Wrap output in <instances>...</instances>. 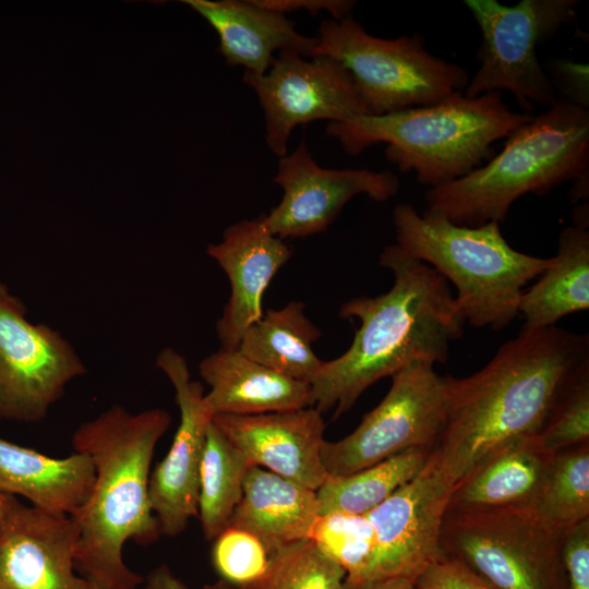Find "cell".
<instances>
[{
	"label": "cell",
	"instance_id": "cell-1",
	"mask_svg": "<svg viewBox=\"0 0 589 589\" xmlns=\"http://www.w3.org/2000/svg\"><path fill=\"white\" fill-rule=\"evenodd\" d=\"M587 361V335L522 328L480 371L448 376L445 423L431 452L447 479L456 485L493 450L539 434Z\"/></svg>",
	"mask_w": 589,
	"mask_h": 589
},
{
	"label": "cell",
	"instance_id": "cell-2",
	"mask_svg": "<svg viewBox=\"0 0 589 589\" xmlns=\"http://www.w3.org/2000/svg\"><path fill=\"white\" fill-rule=\"evenodd\" d=\"M380 264L392 272V288L341 305L339 316L359 318L360 327L349 349L323 361L309 382L313 407L334 409V419L372 384L413 361L446 363L450 344L464 334L466 318L438 272L397 244L382 251Z\"/></svg>",
	"mask_w": 589,
	"mask_h": 589
},
{
	"label": "cell",
	"instance_id": "cell-3",
	"mask_svg": "<svg viewBox=\"0 0 589 589\" xmlns=\"http://www.w3.org/2000/svg\"><path fill=\"white\" fill-rule=\"evenodd\" d=\"M171 423L161 408L133 413L116 405L81 423L74 452L93 462L92 492L71 517L79 527L74 565L81 577L106 589H136L144 578L123 561L124 544L155 542L160 529L149 500L151 465Z\"/></svg>",
	"mask_w": 589,
	"mask_h": 589
},
{
	"label": "cell",
	"instance_id": "cell-4",
	"mask_svg": "<svg viewBox=\"0 0 589 589\" xmlns=\"http://www.w3.org/2000/svg\"><path fill=\"white\" fill-rule=\"evenodd\" d=\"M531 117L513 111L502 92L477 97L458 92L428 106L329 122L326 132L349 155L385 143L390 164L400 171H413L421 184L436 188L490 160L495 155L493 144Z\"/></svg>",
	"mask_w": 589,
	"mask_h": 589
},
{
	"label": "cell",
	"instance_id": "cell-5",
	"mask_svg": "<svg viewBox=\"0 0 589 589\" xmlns=\"http://www.w3.org/2000/svg\"><path fill=\"white\" fill-rule=\"evenodd\" d=\"M506 139L486 164L429 188L426 211L460 226L500 224L520 196L544 195L563 182L588 178L589 110L584 101L557 97Z\"/></svg>",
	"mask_w": 589,
	"mask_h": 589
},
{
	"label": "cell",
	"instance_id": "cell-6",
	"mask_svg": "<svg viewBox=\"0 0 589 589\" xmlns=\"http://www.w3.org/2000/svg\"><path fill=\"white\" fill-rule=\"evenodd\" d=\"M397 245L438 272L457 290L455 299L466 322L501 330L519 314L522 288L539 277L551 257L512 248L500 224L460 226L407 203L393 211Z\"/></svg>",
	"mask_w": 589,
	"mask_h": 589
},
{
	"label": "cell",
	"instance_id": "cell-7",
	"mask_svg": "<svg viewBox=\"0 0 589 589\" xmlns=\"http://www.w3.org/2000/svg\"><path fill=\"white\" fill-rule=\"evenodd\" d=\"M312 56L339 62L357 87L364 116L435 104L465 91L467 70L430 53L414 33L385 39L370 35L350 14L323 20Z\"/></svg>",
	"mask_w": 589,
	"mask_h": 589
},
{
	"label": "cell",
	"instance_id": "cell-8",
	"mask_svg": "<svg viewBox=\"0 0 589 589\" xmlns=\"http://www.w3.org/2000/svg\"><path fill=\"white\" fill-rule=\"evenodd\" d=\"M563 537L530 507L447 509L441 549L494 589H566Z\"/></svg>",
	"mask_w": 589,
	"mask_h": 589
},
{
	"label": "cell",
	"instance_id": "cell-9",
	"mask_svg": "<svg viewBox=\"0 0 589 589\" xmlns=\"http://www.w3.org/2000/svg\"><path fill=\"white\" fill-rule=\"evenodd\" d=\"M577 0H466L482 36L480 67L464 91L467 97L508 91L525 113L549 108L557 98L541 68L537 47L576 16Z\"/></svg>",
	"mask_w": 589,
	"mask_h": 589
},
{
	"label": "cell",
	"instance_id": "cell-10",
	"mask_svg": "<svg viewBox=\"0 0 589 589\" xmlns=\"http://www.w3.org/2000/svg\"><path fill=\"white\" fill-rule=\"evenodd\" d=\"M392 377L382 401L358 428L335 442L324 441L321 458L327 476L342 477L412 448L432 450L443 431L448 376L413 361Z\"/></svg>",
	"mask_w": 589,
	"mask_h": 589
},
{
	"label": "cell",
	"instance_id": "cell-11",
	"mask_svg": "<svg viewBox=\"0 0 589 589\" xmlns=\"http://www.w3.org/2000/svg\"><path fill=\"white\" fill-rule=\"evenodd\" d=\"M26 311L0 281V420L34 423L86 368L60 332L29 322Z\"/></svg>",
	"mask_w": 589,
	"mask_h": 589
},
{
	"label": "cell",
	"instance_id": "cell-12",
	"mask_svg": "<svg viewBox=\"0 0 589 589\" xmlns=\"http://www.w3.org/2000/svg\"><path fill=\"white\" fill-rule=\"evenodd\" d=\"M311 58L305 60L297 51L283 50L265 74L243 75L264 110L266 144L279 158L287 155L288 140L297 125L364 116L348 71L330 57Z\"/></svg>",
	"mask_w": 589,
	"mask_h": 589
},
{
	"label": "cell",
	"instance_id": "cell-13",
	"mask_svg": "<svg viewBox=\"0 0 589 589\" xmlns=\"http://www.w3.org/2000/svg\"><path fill=\"white\" fill-rule=\"evenodd\" d=\"M454 486L430 453L410 481L365 514L376 540L372 581L416 578L443 554L441 530Z\"/></svg>",
	"mask_w": 589,
	"mask_h": 589
},
{
	"label": "cell",
	"instance_id": "cell-14",
	"mask_svg": "<svg viewBox=\"0 0 589 589\" xmlns=\"http://www.w3.org/2000/svg\"><path fill=\"white\" fill-rule=\"evenodd\" d=\"M274 182L284 195L263 219L266 229L283 240L324 231L356 195L384 202L400 188L398 177L390 171L323 168L304 140L293 153L279 158Z\"/></svg>",
	"mask_w": 589,
	"mask_h": 589
},
{
	"label": "cell",
	"instance_id": "cell-15",
	"mask_svg": "<svg viewBox=\"0 0 589 589\" xmlns=\"http://www.w3.org/2000/svg\"><path fill=\"white\" fill-rule=\"evenodd\" d=\"M156 365L175 388L180 422L167 455L151 473L149 500L160 534L176 537L197 517L200 469L213 414L203 385L192 380L180 353L165 348Z\"/></svg>",
	"mask_w": 589,
	"mask_h": 589
},
{
	"label": "cell",
	"instance_id": "cell-16",
	"mask_svg": "<svg viewBox=\"0 0 589 589\" xmlns=\"http://www.w3.org/2000/svg\"><path fill=\"white\" fill-rule=\"evenodd\" d=\"M77 540L71 516L19 502L0 522V589H84Z\"/></svg>",
	"mask_w": 589,
	"mask_h": 589
},
{
	"label": "cell",
	"instance_id": "cell-17",
	"mask_svg": "<svg viewBox=\"0 0 589 589\" xmlns=\"http://www.w3.org/2000/svg\"><path fill=\"white\" fill-rule=\"evenodd\" d=\"M215 426L253 466L316 491L327 479L325 423L314 407L259 414H215Z\"/></svg>",
	"mask_w": 589,
	"mask_h": 589
},
{
	"label": "cell",
	"instance_id": "cell-18",
	"mask_svg": "<svg viewBox=\"0 0 589 589\" xmlns=\"http://www.w3.org/2000/svg\"><path fill=\"white\" fill-rule=\"evenodd\" d=\"M206 252L230 281V297L216 332L221 348L236 349L244 332L263 316L264 291L290 259L291 249L266 229L262 214L229 226L221 241L209 244Z\"/></svg>",
	"mask_w": 589,
	"mask_h": 589
},
{
	"label": "cell",
	"instance_id": "cell-19",
	"mask_svg": "<svg viewBox=\"0 0 589 589\" xmlns=\"http://www.w3.org/2000/svg\"><path fill=\"white\" fill-rule=\"evenodd\" d=\"M203 16L219 37L218 50L231 67L265 74L276 50L311 57L315 37L298 33L286 14L257 5L254 0H184Z\"/></svg>",
	"mask_w": 589,
	"mask_h": 589
},
{
	"label": "cell",
	"instance_id": "cell-20",
	"mask_svg": "<svg viewBox=\"0 0 589 589\" xmlns=\"http://www.w3.org/2000/svg\"><path fill=\"white\" fill-rule=\"evenodd\" d=\"M199 371L211 387L205 402L213 416L259 414L313 407L311 386L240 352L220 348L204 358Z\"/></svg>",
	"mask_w": 589,
	"mask_h": 589
},
{
	"label": "cell",
	"instance_id": "cell-21",
	"mask_svg": "<svg viewBox=\"0 0 589 589\" xmlns=\"http://www.w3.org/2000/svg\"><path fill=\"white\" fill-rule=\"evenodd\" d=\"M553 456L539 434L498 447L456 483L447 509L531 508Z\"/></svg>",
	"mask_w": 589,
	"mask_h": 589
},
{
	"label": "cell",
	"instance_id": "cell-22",
	"mask_svg": "<svg viewBox=\"0 0 589 589\" xmlns=\"http://www.w3.org/2000/svg\"><path fill=\"white\" fill-rule=\"evenodd\" d=\"M320 515L316 491L252 465L229 526L252 533L272 554L309 539Z\"/></svg>",
	"mask_w": 589,
	"mask_h": 589
},
{
	"label": "cell",
	"instance_id": "cell-23",
	"mask_svg": "<svg viewBox=\"0 0 589 589\" xmlns=\"http://www.w3.org/2000/svg\"><path fill=\"white\" fill-rule=\"evenodd\" d=\"M94 479L93 462L84 454L53 458L0 437V493L71 516L87 501Z\"/></svg>",
	"mask_w": 589,
	"mask_h": 589
},
{
	"label": "cell",
	"instance_id": "cell-24",
	"mask_svg": "<svg viewBox=\"0 0 589 589\" xmlns=\"http://www.w3.org/2000/svg\"><path fill=\"white\" fill-rule=\"evenodd\" d=\"M589 309V232L577 224L563 229L558 250L539 279L522 292V328L555 326L564 316Z\"/></svg>",
	"mask_w": 589,
	"mask_h": 589
},
{
	"label": "cell",
	"instance_id": "cell-25",
	"mask_svg": "<svg viewBox=\"0 0 589 589\" xmlns=\"http://www.w3.org/2000/svg\"><path fill=\"white\" fill-rule=\"evenodd\" d=\"M320 337L321 330L304 314V303L291 301L254 322L238 349L260 364L309 383L323 363L312 349Z\"/></svg>",
	"mask_w": 589,
	"mask_h": 589
},
{
	"label": "cell",
	"instance_id": "cell-26",
	"mask_svg": "<svg viewBox=\"0 0 589 589\" xmlns=\"http://www.w3.org/2000/svg\"><path fill=\"white\" fill-rule=\"evenodd\" d=\"M431 450L412 448L342 477L328 476L316 490L321 515H365L410 481Z\"/></svg>",
	"mask_w": 589,
	"mask_h": 589
},
{
	"label": "cell",
	"instance_id": "cell-27",
	"mask_svg": "<svg viewBox=\"0 0 589 589\" xmlns=\"http://www.w3.org/2000/svg\"><path fill=\"white\" fill-rule=\"evenodd\" d=\"M250 466L212 421L201 462L197 503V517L207 541H214L229 527Z\"/></svg>",
	"mask_w": 589,
	"mask_h": 589
},
{
	"label": "cell",
	"instance_id": "cell-28",
	"mask_svg": "<svg viewBox=\"0 0 589 589\" xmlns=\"http://www.w3.org/2000/svg\"><path fill=\"white\" fill-rule=\"evenodd\" d=\"M531 509L560 533L589 519V443L554 454Z\"/></svg>",
	"mask_w": 589,
	"mask_h": 589
},
{
	"label": "cell",
	"instance_id": "cell-29",
	"mask_svg": "<svg viewBox=\"0 0 589 589\" xmlns=\"http://www.w3.org/2000/svg\"><path fill=\"white\" fill-rule=\"evenodd\" d=\"M309 539L345 570L346 587L372 581L376 540L365 515H320Z\"/></svg>",
	"mask_w": 589,
	"mask_h": 589
},
{
	"label": "cell",
	"instance_id": "cell-30",
	"mask_svg": "<svg viewBox=\"0 0 589 589\" xmlns=\"http://www.w3.org/2000/svg\"><path fill=\"white\" fill-rule=\"evenodd\" d=\"M345 570L304 539L272 553L263 577L243 589H345Z\"/></svg>",
	"mask_w": 589,
	"mask_h": 589
},
{
	"label": "cell",
	"instance_id": "cell-31",
	"mask_svg": "<svg viewBox=\"0 0 589 589\" xmlns=\"http://www.w3.org/2000/svg\"><path fill=\"white\" fill-rule=\"evenodd\" d=\"M539 436L552 454L589 443V361L574 375Z\"/></svg>",
	"mask_w": 589,
	"mask_h": 589
},
{
	"label": "cell",
	"instance_id": "cell-32",
	"mask_svg": "<svg viewBox=\"0 0 589 589\" xmlns=\"http://www.w3.org/2000/svg\"><path fill=\"white\" fill-rule=\"evenodd\" d=\"M271 555L259 538L229 526L214 540L212 562L219 579L247 588L266 573Z\"/></svg>",
	"mask_w": 589,
	"mask_h": 589
},
{
	"label": "cell",
	"instance_id": "cell-33",
	"mask_svg": "<svg viewBox=\"0 0 589 589\" xmlns=\"http://www.w3.org/2000/svg\"><path fill=\"white\" fill-rule=\"evenodd\" d=\"M414 585L416 589H494L464 562L444 553L417 575Z\"/></svg>",
	"mask_w": 589,
	"mask_h": 589
},
{
	"label": "cell",
	"instance_id": "cell-34",
	"mask_svg": "<svg viewBox=\"0 0 589 589\" xmlns=\"http://www.w3.org/2000/svg\"><path fill=\"white\" fill-rule=\"evenodd\" d=\"M562 563L566 589H589V519L564 533Z\"/></svg>",
	"mask_w": 589,
	"mask_h": 589
},
{
	"label": "cell",
	"instance_id": "cell-35",
	"mask_svg": "<svg viewBox=\"0 0 589 589\" xmlns=\"http://www.w3.org/2000/svg\"><path fill=\"white\" fill-rule=\"evenodd\" d=\"M254 2L262 8L284 14L300 9H305L311 14L327 10L333 14L334 20L347 16L356 4V1L349 0H254Z\"/></svg>",
	"mask_w": 589,
	"mask_h": 589
},
{
	"label": "cell",
	"instance_id": "cell-36",
	"mask_svg": "<svg viewBox=\"0 0 589 589\" xmlns=\"http://www.w3.org/2000/svg\"><path fill=\"white\" fill-rule=\"evenodd\" d=\"M142 589H188V587L168 565L161 564L147 575Z\"/></svg>",
	"mask_w": 589,
	"mask_h": 589
},
{
	"label": "cell",
	"instance_id": "cell-37",
	"mask_svg": "<svg viewBox=\"0 0 589 589\" xmlns=\"http://www.w3.org/2000/svg\"><path fill=\"white\" fill-rule=\"evenodd\" d=\"M345 589H416L414 578L394 577L383 580L365 582L356 587H346Z\"/></svg>",
	"mask_w": 589,
	"mask_h": 589
},
{
	"label": "cell",
	"instance_id": "cell-38",
	"mask_svg": "<svg viewBox=\"0 0 589 589\" xmlns=\"http://www.w3.org/2000/svg\"><path fill=\"white\" fill-rule=\"evenodd\" d=\"M19 503V500L14 496L0 493V522L7 517V515Z\"/></svg>",
	"mask_w": 589,
	"mask_h": 589
},
{
	"label": "cell",
	"instance_id": "cell-39",
	"mask_svg": "<svg viewBox=\"0 0 589 589\" xmlns=\"http://www.w3.org/2000/svg\"><path fill=\"white\" fill-rule=\"evenodd\" d=\"M203 589H243L240 587L232 586L221 579H218L215 582L206 584Z\"/></svg>",
	"mask_w": 589,
	"mask_h": 589
},
{
	"label": "cell",
	"instance_id": "cell-40",
	"mask_svg": "<svg viewBox=\"0 0 589 589\" xmlns=\"http://www.w3.org/2000/svg\"><path fill=\"white\" fill-rule=\"evenodd\" d=\"M84 589H106V588L99 586L98 584L94 581L85 579Z\"/></svg>",
	"mask_w": 589,
	"mask_h": 589
}]
</instances>
